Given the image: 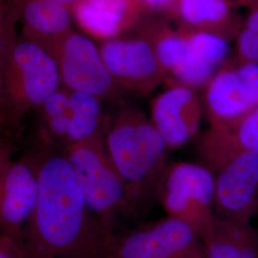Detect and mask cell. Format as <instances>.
Here are the masks:
<instances>
[{
	"instance_id": "cell-17",
	"label": "cell",
	"mask_w": 258,
	"mask_h": 258,
	"mask_svg": "<svg viewBox=\"0 0 258 258\" xmlns=\"http://www.w3.org/2000/svg\"><path fill=\"white\" fill-rule=\"evenodd\" d=\"M203 240L206 258H258V231L250 224L216 216Z\"/></svg>"
},
{
	"instance_id": "cell-21",
	"label": "cell",
	"mask_w": 258,
	"mask_h": 258,
	"mask_svg": "<svg viewBox=\"0 0 258 258\" xmlns=\"http://www.w3.org/2000/svg\"><path fill=\"white\" fill-rule=\"evenodd\" d=\"M235 40V55L231 58L234 63L258 64V33L243 27Z\"/></svg>"
},
{
	"instance_id": "cell-3",
	"label": "cell",
	"mask_w": 258,
	"mask_h": 258,
	"mask_svg": "<svg viewBox=\"0 0 258 258\" xmlns=\"http://www.w3.org/2000/svg\"><path fill=\"white\" fill-rule=\"evenodd\" d=\"M0 125L13 139L32 110H37L55 90L61 79L55 60L42 48L16 36L17 19H1Z\"/></svg>"
},
{
	"instance_id": "cell-26",
	"label": "cell",
	"mask_w": 258,
	"mask_h": 258,
	"mask_svg": "<svg viewBox=\"0 0 258 258\" xmlns=\"http://www.w3.org/2000/svg\"><path fill=\"white\" fill-rule=\"evenodd\" d=\"M232 3H234L235 5H237L238 7H244V8H248L249 9L251 6V2L252 0H230Z\"/></svg>"
},
{
	"instance_id": "cell-5",
	"label": "cell",
	"mask_w": 258,
	"mask_h": 258,
	"mask_svg": "<svg viewBox=\"0 0 258 258\" xmlns=\"http://www.w3.org/2000/svg\"><path fill=\"white\" fill-rule=\"evenodd\" d=\"M108 120L97 134L66 146L61 153L71 167L87 207L105 228L114 232L121 213L124 187L105 145Z\"/></svg>"
},
{
	"instance_id": "cell-6",
	"label": "cell",
	"mask_w": 258,
	"mask_h": 258,
	"mask_svg": "<svg viewBox=\"0 0 258 258\" xmlns=\"http://www.w3.org/2000/svg\"><path fill=\"white\" fill-rule=\"evenodd\" d=\"M42 144L13 160V139L4 137L0 146V230L23 238L26 225L37 207L43 163L52 148L41 133Z\"/></svg>"
},
{
	"instance_id": "cell-14",
	"label": "cell",
	"mask_w": 258,
	"mask_h": 258,
	"mask_svg": "<svg viewBox=\"0 0 258 258\" xmlns=\"http://www.w3.org/2000/svg\"><path fill=\"white\" fill-rule=\"evenodd\" d=\"M196 151L213 173L239 154L258 151V107L238 119L210 125L198 139Z\"/></svg>"
},
{
	"instance_id": "cell-8",
	"label": "cell",
	"mask_w": 258,
	"mask_h": 258,
	"mask_svg": "<svg viewBox=\"0 0 258 258\" xmlns=\"http://www.w3.org/2000/svg\"><path fill=\"white\" fill-rule=\"evenodd\" d=\"M38 46L55 60L62 86L91 94L102 102L120 101L123 91L114 82L100 48L90 38L71 29Z\"/></svg>"
},
{
	"instance_id": "cell-16",
	"label": "cell",
	"mask_w": 258,
	"mask_h": 258,
	"mask_svg": "<svg viewBox=\"0 0 258 258\" xmlns=\"http://www.w3.org/2000/svg\"><path fill=\"white\" fill-rule=\"evenodd\" d=\"M22 22V35L40 45L71 30L72 12L51 0H9Z\"/></svg>"
},
{
	"instance_id": "cell-24",
	"label": "cell",
	"mask_w": 258,
	"mask_h": 258,
	"mask_svg": "<svg viewBox=\"0 0 258 258\" xmlns=\"http://www.w3.org/2000/svg\"><path fill=\"white\" fill-rule=\"evenodd\" d=\"M244 26L258 33V8L249 10L247 16L245 17Z\"/></svg>"
},
{
	"instance_id": "cell-1",
	"label": "cell",
	"mask_w": 258,
	"mask_h": 258,
	"mask_svg": "<svg viewBox=\"0 0 258 258\" xmlns=\"http://www.w3.org/2000/svg\"><path fill=\"white\" fill-rule=\"evenodd\" d=\"M115 237L87 207L62 153L51 148L24 230L25 258H109Z\"/></svg>"
},
{
	"instance_id": "cell-22",
	"label": "cell",
	"mask_w": 258,
	"mask_h": 258,
	"mask_svg": "<svg viewBox=\"0 0 258 258\" xmlns=\"http://www.w3.org/2000/svg\"><path fill=\"white\" fill-rule=\"evenodd\" d=\"M26 246L23 238L1 233L0 235V258H25Z\"/></svg>"
},
{
	"instance_id": "cell-11",
	"label": "cell",
	"mask_w": 258,
	"mask_h": 258,
	"mask_svg": "<svg viewBox=\"0 0 258 258\" xmlns=\"http://www.w3.org/2000/svg\"><path fill=\"white\" fill-rule=\"evenodd\" d=\"M258 107V64L230 59L205 87L204 108L210 125L238 119Z\"/></svg>"
},
{
	"instance_id": "cell-4",
	"label": "cell",
	"mask_w": 258,
	"mask_h": 258,
	"mask_svg": "<svg viewBox=\"0 0 258 258\" xmlns=\"http://www.w3.org/2000/svg\"><path fill=\"white\" fill-rule=\"evenodd\" d=\"M142 33L152 42L166 70L168 85L179 84L195 90L206 87L231 57L229 41L178 29L168 19H149Z\"/></svg>"
},
{
	"instance_id": "cell-23",
	"label": "cell",
	"mask_w": 258,
	"mask_h": 258,
	"mask_svg": "<svg viewBox=\"0 0 258 258\" xmlns=\"http://www.w3.org/2000/svg\"><path fill=\"white\" fill-rule=\"evenodd\" d=\"M178 0H141L147 16L170 19Z\"/></svg>"
},
{
	"instance_id": "cell-25",
	"label": "cell",
	"mask_w": 258,
	"mask_h": 258,
	"mask_svg": "<svg viewBox=\"0 0 258 258\" xmlns=\"http://www.w3.org/2000/svg\"><path fill=\"white\" fill-rule=\"evenodd\" d=\"M51 1H54V2L59 4V5L64 6L67 9H69L72 12V10L74 9L75 6H76L81 0H51Z\"/></svg>"
},
{
	"instance_id": "cell-27",
	"label": "cell",
	"mask_w": 258,
	"mask_h": 258,
	"mask_svg": "<svg viewBox=\"0 0 258 258\" xmlns=\"http://www.w3.org/2000/svg\"><path fill=\"white\" fill-rule=\"evenodd\" d=\"M254 8H258V0H252L251 2V6L249 9H254Z\"/></svg>"
},
{
	"instance_id": "cell-19",
	"label": "cell",
	"mask_w": 258,
	"mask_h": 258,
	"mask_svg": "<svg viewBox=\"0 0 258 258\" xmlns=\"http://www.w3.org/2000/svg\"><path fill=\"white\" fill-rule=\"evenodd\" d=\"M37 111L42 123L41 132L50 142L57 141L64 144L66 147L73 119L70 89L61 85L47 98Z\"/></svg>"
},
{
	"instance_id": "cell-13",
	"label": "cell",
	"mask_w": 258,
	"mask_h": 258,
	"mask_svg": "<svg viewBox=\"0 0 258 258\" xmlns=\"http://www.w3.org/2000/svg\"><path fill=\"white\" fill-rule=\"evenodd\" d=\"M204 111L195 89L172 84L151 102L150 120L166 148L176 149L196 136Z\"/></svg>"
},
{
	"instance_id": "cell-12",
	"label": "cell",
	"mask_w": 258,
	"mask_h": 258,
	"mask_svg": "<svg viewBox=\"0 0 258 258\" xmlns=\"http://www.w3.org/2000/svg\"><path fill=\"white\" fill-rule=\"evenodd\" d=\"M213 174L216 216L250 224L258 214V151L232 158Z\"/></svg>"
},
{
	"instance_id": "cell-20",
	"label": "cell",
	"mask_w": 258,
	"mask_h": 258,
	"mask_svg": "<svg viewBox=\"0 0 258 258\" xmlns=\"http://www.w3.org/2000/svg\"><path fill=\"white\" fill-rule=\"evenodd\" d=\"M120 25L122 36L137 30L148 19L141 0H85Z\"/></svg>"
},
{
	"instance_id": "cell-2",
	"label": "cell",
	"mask_w": 258,
	"mask_h": 258,
	"mask_svg": "<svg viewBox=\"0 0 258 258\" xmlns=\"http://www.w3.org/2000/svg\"><path fill=\"white\" fill-rule=\"evenodd\" d=\"M105 145L124 187L120 215L137 218L157 198L168 148L150 119L128 102H119L109 117Z\"/></svg>"
},
{
	"instance_id": "cell-18",
	"label": "cell",
	"mask_w": 258,
	"mask_h": 258,
	"mask_svg": "<svg viewBox=\"0 0 258 258\" xmlns=\"http://www.w3.org/2000/svg\"><path fill=\"white\" fill-rule=\"evenodd\" d=\"M73 119L68 133L67 145L92 137L106 124L108 117L102 112V101L88 93L70 90Z\"/></svg>"
},
{
	"instance_id": "cell-15",
	"label": "cell",
	"mask_w": 258,
	"mask_h": 258,
	"mask_svg": "<svg viewBox=\"0 0 258 258\" xmlns=\"http://www.w3.org/2000/svg\"><path fill=\"white\" fill-rule=\"evenodd\" d=\"M238 6L230 0H178L170 21L174 26L195 33L235 39L244 27Z\"/></svg>"
},
{
	"instance_id": "cell-9",
	"label": "cell",
	"mask_w": 258,
	"mask_h": 258,
	"mask_svg": "<svg viewBox=\"0 0 258 258\" xmlns=\"http://www.w3.org/2000/svg\"><path fill=\"white\" fill-rule=\"evenodd\" d=\"M109 258H206V247L191 226L167 216L116 235Z\"/></svg>"
},
{
	"instance_id": "cell-10",
	"label": "cell",
	"mask_w": 258,
	"mask_h": 258,
	"mask_svg": "<svg viewBox=\"0 0 258 258\" xmlns=\"http://www.w3.org/2000/svg\"><path fill=\"white\" fill-rule=\"evenodd\" d=\"M114 82L123 92L148 96L167 79L150 39L137 31L132 37H114L99 46Z\"/></svg>"
},
{
	"instance_id": "cell-7",
	"label": "cell",
	"mask_w": 258,
	"mask_h": 258,
	"mask_svg": "<svg viewBox=\"0 0 258 258\" xmlns=\"http://www.w3.org/2000/svg\"><path fill=\"white\" fill-rule=\"evenodd\" d=\"M215 178L203 164L177 162L168 164L157 188V199L167 216L182 220L202 238L216 219L214 212Z\"/></svg>"
}]
</instances>
